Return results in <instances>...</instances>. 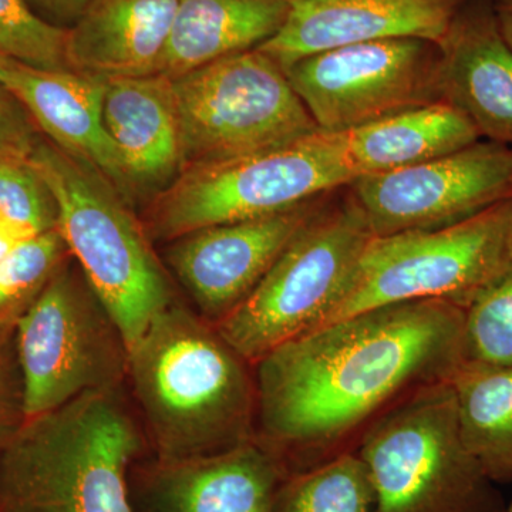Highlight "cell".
Listing matches in <instances>:
<instances>
[{"mask_svg":"<svg viewBox=\"0 0 512 512\" xmlns=\"http://www.w3.org/2000/svg\"><path fill=\"white\" fill-rule=\"evenodd\" d=\"M466 309L440 299L379 306L289 340L254 363L256 439L288 474L346 443L406 394L466 363Z\"/></svg>","mask_w":512,"mask_h":512,"instance_id":"1","label":"cell"},{"mask_svg":"<svg viewBox=\"0 0 512 512\" xmlns=\"http://www.w3.org/2000/svg\"><path fill=\"white\" fill-rule=\"evenodd\" d=\"M212 323L173 303L128 350V376L157 460L220 453L254 439L255 377Z\"/></svg>","mask_w":512,"mask_h":512,"instance_id":"2","label":"cell"},{"mask_svg":"<svg viewBox=\"0 0 512 512\" xmlns=\"http://www.w3.org/2000/svg\"><path fill=\"white\" fill-rule=\"evenodd\" d=\"M144 439L119 387L25 420L0 447V512H138Z\"/></svg>","mask_w":512,"mask_h":512,"instance_id":"3","label":"cell"},{"mask_svg":"<svg viewBox=\"0 0 512 512\" xmlns=\"http://www.w3.org/2000/svg\"><path fill=\"white\" fill-rule=\"evenodd\" d=\"M29 160L55 198L57 231L130 350L174 303L146 231L106 178L55 144L37 143Z\"/></svg>","mask_w":512,"mask_h":512,"instance_id":"4","label":"cell"},{"mask_svg":"<svg viewBox=\"0 0 512 512\" xmlns=\"http://www.w3.org/2000/svg\"><path fill=\"white\" fill-rule=\"evenodd\" d=\"M376 512H503L461 437L450 380L406 394L357 437Z\"/></svg>","mask_w":512,"mask_h":512,"instance_id":"5","label":"cell"},{"mask_svg":"<svg viewBox=\"0 0 512 512\" xmlns=\"http://www.w3.org/2000/svg\"><path fill=\"white\" fill-rule=\"evenodd\" d=\"M511 266L512 198L447 227L373 237L319 328L423 299L467 309Z\"/></svg>","mask_w":512,"mask_h":512,"instance_id":"6","label":"cell"},{"mask_svg":"<svg viewBox=\"0 0 512 512\" xmlns=\"http://www.w3.org/2000/svg\"><path fill=\"white\" fill-rule=\"evenodd\" d=\"M355 180L339 133L318 131L288 146L185 167L148 211L163 241L291 210Z\"/></svg>","mask_w":512,"mask_h":512,"instance_id":"7","label":"cell"},{"mask_svg":"<svg viewBox=\"0 0 512 512\" xmlns=\"http://www.w3.org/2000/svg\"><path fill=\"white\" fill-rule=\"evenodd\" d=\"M372 238L348 187L330 192L254 291L215 329L251 365L318 329Z\"/></svg>","mask_w":512,"mask_h":512,"instance_id":"8","label":"cell"},{"mask_svg":"<svg viewBox=\"0 0 512 512\" xmlns=\"http://www.w3.org/2000/svg\"><path fill=\"white\" fill-rule=\"evenodd\" d=\"M171 82L184 168L288 146L320 131L285 70L258 49Z\"/></svg>","mask_w":512,"mask_h":512,"instance_id":"9","label":"cell"},{"mask_svg":"<svg viewBox=\"0 0 512 512\" xmlns=\"http://www.w3.org/2000/svg\"><path fill=\"white\" fill-rule=\"evenodd\" d=\"M23 417L35 419L77 397L116 389L128 376V346L82 275L60 266L16 320Z\"/></svg>","mask_w":512,"mask_h":512,"instance_id":"10","label":"cell"},{"mask_svg":"<svg viewBox=\"0 0 512 512\" xmlns=\"http://www.w3.org/2000/svg\"><path fill=\"white\" fill-rule=\"evenodd\" d=\"M439 62L437 43L386 39L303 57L285 73L319 130L346 133L443 101Z\"/></svg>","mask_w":512,"mask_h":512,"instance_id":"11","label":"cell"},{"mask_svg":"<svg viewBox=\"0 0 512 512\" xmlns=\"http://www.w3.org/2000/svg\"><path fill=\"white\" fill-rule=\"evenodd\" d=\"M348 190L373 237L447 227L512 198V147L480 140L427 163L357 177Z\"/></svg>","mask_w":512,"mask_h":512,"instance_id":"12","label":"cell"},{"mask_svg":"<svg viewBox=\"0 0 512 512\" xmlns=\"http://www.w3.org/2000/svg\"><path fill=\"white\" fill-rule=\"evenodd\" d=\"M329 194L291 210L214 225L175 239L168 248V264L201 318L215 326L231 315Z\"/></svg>","mask_w":512,"mask_h":512,"instance_id":"13","label":"cell"},{"mask_svg":"<svg viewBox=\"0 0 512 512\" xmlns=\"http://www.w3.org/2000/svg\"><path fill=\"white\" fill-rule=\"evenodd\" d=\"M286 476L281 458L254 437L220 453L133 468L131 497L138 512H272Z\"/></svg>","mask_w":512,"mask_h":512,"instance_id":"14","label":"cell"},{"mask_svg":"<svg viewBox=\"0 0 512 512\" xmlns=\"http://www.w3.org/2000/svg\"><path fill=\"white\" fill-rule=\"evenodd\" d=\"M467 0H289L281 28L256 49L282 69L357 43L421 39L440 45Z\"/></svg>","mask_w":512,"mask_h":512,"instance_id":"15","label":"cell"},{"mask_svg":"<svg viewBox=\"0 0 512 512\" xmlns=\"http://www.w3.org/2000/svg\"><path fill=\"white\" fill-rule=\"evenodd\" d=\"M439 49L441 100L466 114L481 140L512 147V50L493 8L464 6Z\"/></svg>","mask_w":512,"mask_h":512,"instance_id":"16","label":"cell"},{"mask_svg":"<svg viewBox=\"0 0 512 512\" xmlns=\"http://www.w3.org/2000/svg\"><path fill=\"white\" fill-rule=\"evenodd\" d=\"M101 116L133 194L163 191L184 170L173 82L167 77L103 79Z\"/></svg>","mask_w":512,"mask_h":512,"instance_id":"17","label":"cell"},{"mask_svg":"<svg viewBox=\"0 0 512 512\" xmlns=\"http://www.w3.org/2000/svg\"><path fill=\"white\" fill-rule=\"evenodd\" d=\"M5 87L56 147L93 168L124 200H131L133 192L101 116L103 79L16 63Z\"/></svg>","mask_w":512,"mask_h":512,"instance_id":"18","label":"cell"},{"mask_svg":"<svg viewBox=\"0 0 512 512\" xmlns=\"http://www.w3.org/2000/svg\"><path fill=\"white\" fill-rule=\"evenodd\" d=\"M178 0H90L67 28L70 69L87 76L156 74Z\"/></svg>","mask_w":512,"mask_h":512,"instance_id":"19","label":"cell"},{"mask_svg":"<svg viewBox=\"0 0 512 512\" xmlns=\"http://www.w3.org/2000/svg\"><path fill=\"white\" fill-rule=\"evenodd\" d=\"M288 8L289 0H178L156 74L174 80L256 49L278 32Z\"/></svg>","mask_w":512,"mask_h":512,"instance_id":"20","label":"cell"},{"mask_svg":"<svg viewBox=\"0 0 512 512\" xmlns=\"http://www.w3.org/2000/svg\"><path fill=\"white\" fill-rule=\"evenodd\" d=\"M339 134L355 180L427 163L481 140L466 114L447 101L400 111Z\"/></svg>","mask_w":512,"mask_h":512,"instance_id":"21","label":"cell"},{"mask_svg":"<svg viewBox=\"0 0 512 512\" xmlns=\"http://www.w3.org/2000/svg\"><path fill=\"white\" fill-rule=\"evenodd\" d=\"M450 382L467 450L491 483L512 484V366L466 362Z\"/></svg>","mask_w":512,"mask_h":512,"instance_id":"22","label":"cell"},{"mask_svg":"<svg viewBox=\"0 0 512 512\" xmlns=\"http://www.w3.org/2000/svg\"><path fill=\"white\" fill-rule=\"evenodd\" d=\"M272 512H376L375 488L362 458L350 448L288 474Z\"/></svg>","mask_w":512,"mask_h":512,"instance_id":"23","label":"cell"},{"mask_svg":"<svg viewBox=\"0 0 512 512\" xmlns=\"http://www.w3.org/2000/svg\"><path fill=\"white\" fill-rule=\"evenodd\" d=\"M67 251L60 232L52 229L0 255V322L16 323L63 265Z\"/></svg>","mask_w":512,"mask_h":512,"instance_id":"24","label":"cell"},{"mask_svg":"<svg viewBox=\"0 0 512 512\" xmlns=\"http://www.w3.org/2000/svg\"><path fill=\"white\" fill-rule=\"evenodd\" d=\"M0 229L15 242L57 229L55 198L29 157L0 160Z\"/></svg>","mask_w":512,"mask_h":512,"instance_id":"25","label":"cell"},{"mask_svg":"<svg viewBox=\"0 0 512 512\" xmlns=\"http://www.w3.org/2000/svg\"><path fill=\"white\" fill-rule=\"evenodd\" d=\"M0 53L35 69L73 72L67 29L42 18L26 0H0Z\"/></svg>","mask_w":512,"mask_h":512,"instance_id":"26","label":"cell"},{"mask_svg":"<svg viewBox=\"0 0 512 512\" xmlns=\"http://www.w3.org/2000/svg\"><path fill=\"white\" fill-rule=\"evenodd\" d=\"M466 362L512 366V266L466 309Z\"/></svg>","mask_w":512,"mask_h":512,"instance_id":"27","label":"cell"},{"mask_svg":"<svg viewBox=\"0 0 512 512\" xmlns=\"http://www.w3.org/2000/svg\"><path fill=\"white\" fill-rule=\"evenodd\" d=\"M15 325L0 322V447L25 421Z\"/></svg>","mask_w":512,"mask_h":512,"instance_id":"28","label":"cell"},{"mask_svg":"<svg viewBox=\"0 0 512 512\" xmlns=\"http://www.w3.org/2000/svg\"><path fill=\"white\" fill-rule=\"evenodd\" d=\"M30 114L5 86H0V160L30 157L36 147Z\"/></svg>","mask_w":512,"mask_h":512,"instance_id":"29","label":"cell"},{"mask_svg":"<svg viewBox=\"0 0 512 512\" xmlns=\"http://www.w3.org/2000/svg\"><path fill=\"white\" fill-rule=\"evenodd\" d=\"M30 6L43 10L50 18L59 22H76L90 0H26Z\"/></svg>","mask_w":512,"mask_h":512,"instance_id":"30","label":"cell"},{"mask_svg":"<svg viewBox=\"0 0 512 512\" xmlns=\"http://www.w3.org/2000/svg\"><path fill=\"white\" fill-rule=\"evenodd\" d=\"M491 8L500 35L512 50V0H495Z\"/></svg>","mask_w":512,"mask_h":512,"instance_id":"31","label":"cell"},{"mask_svg":"<svg viewBox=\"0 0 512 512\" xmlns=\"http://www.w3.org/2000/svg\"><path fill=\"white\" fill-rule=\"evenodd\" d=\"M16 60L9 59L5 55L0 53V86H5L6 80H8L10 72H12L13 66H15Z\"/></svg>","mask_w":512,"mask_h":512,"instance_id":"32","label":"cell"},{"mask_svg":"<svg viewBox=\"0 0 512 512\" xmlns=\"http://www.w3.org/2000/svg\"><path fill=\"white\" fill-rule=\"evenodd\" d=\"M13 244H16V242L12 241V239H10L8 235L0 229V255L5 254Z\"/></svg>","mask_w":512,"mask_h":512,"instance_id":"33","label":"cell"},{"mask_svg":"<svg viewBox=\"0 0 512 512\" xmlns=\"http://www.w3.org/2000/svg\"><path fill=\"white\" fill-rule=\"evenodd\" d=\"M503 512H512V501L511 503L505 504V508Z\"/></svg>","mask_w":512,"mask_h":512,"instance_id":"34","label":"cell"}]
</instances>
